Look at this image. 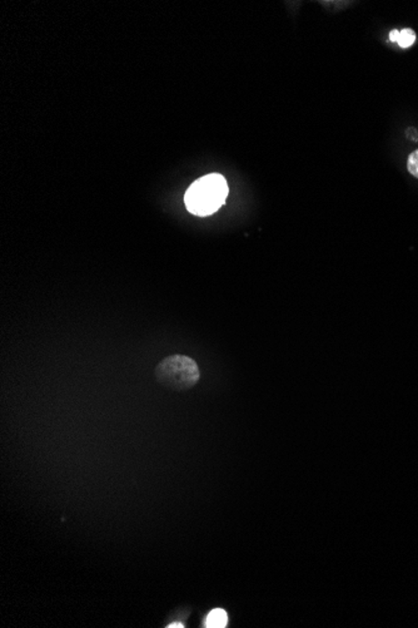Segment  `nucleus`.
Masks as SVG:
<instances>
[{
	"label": "nucleus",
	"instance_id": "obj_1",
	"mask_svg": "<svg viewBox=\"0 0 418 628\" xmlns=\"http://www.w3.org/2000/svg\"><path fill=\"white\" fill-rule=\"evenodd\" d=\"M229 187L220 173H210L193 182L184 196L186 207L192 215H213L226 202Z\"/></svg>",
	"mask_w": 418,
	"mask_h": 628
},
{
	"label": "nucleus",
	"instance_id": "obj_2",
	"mask_svg": "<svg viewBox=\"0 0 418 628\" xmlns=\"http://www.w3.org/2000/svg\"><path fill=\"white\" fill-rule=\"evenodd\" d=\"M159 384L175 391L192 389L201 379L197 362L186 355H170L164 357L154 370Z\"/></svg>",
	"mask_w": 418,
	"mask_h": 628
},
{
	"label": "nucleus",
	"instance_id": "obj_3",
	"mask_svg": "<svg viewBox=\"0 0 418 628\" xmlns=\"http://www.w3.org/2000/svg\"><path fill=\"white\" fill-rule=\"evenodd\" d=\"M228 624V615L222 608H215L210 611L205 620V627L224 628Z\"/></svg>",
	"mask_w": 418,
	"mask_h": 628
},
{
	"label": "nucleus",
	"instance_id": "obj_4",
	"mask_svg": "<svg viewBox=\"0 0 418 628\" xmlns=\"http://www.w3.org/2000/svg\"><path fill=\"white\" fill-rule=\"evenodd\" d=\"M414 42H416V33L413 32L412 29L406 28L400 32V37H398L397 43L401 48H403V49L410 48V47H412L414 44Z\"/></svg>",
	"mask_w": 418,
	"mask_h": 628
},
{
	"label": "nucleus",
	"instance_id": "obj_5",
	"mask_svg": "<svg viewBox=\"0 0 418 628\" xmlns=\"http://www.w3.org/2000/svg\"><path fill=\"white\" fill-rule=\"evenodd\" d=\"M407 170L408 172L418 178V149L411 153L407 159Z\"/></svg>",
	"mask_w": 418,
	"mask_h": 628
},
{
	"label": "nucleus",
	"instance_id": "obj_6",
	"mask_svg": "<svg viewBox=\"0 0 418 628\" xmlns=\"http://www.w3.org/2000/svg\"><path fill=\"white\" fill-rule=\"evenodd\" d=\"M398 37H400V32H398V30H397V29H393V30H391V33H390L391 42H393V43H397V40H398Z\"/></svg>",
	"mask_w": 418,
	"mask_h": 628
},
{
	"label": "nucleus",
	"instance_id": "obj_7",
	"mask_svg": "<svg viewBox=\"0 0 418 628\" xmlns=\"http://www.w3.org/2000/svg\"><path fill=\"white\" fill-rule=\"evenodd\" d=\"M167 627H168V628H173V627L183 628V627H184V626H183V624H182V623H172V624H170V626H167Z\"/></svg>",
	"mask_w": 418,
	"mask_h": 628
}]
</instances>
